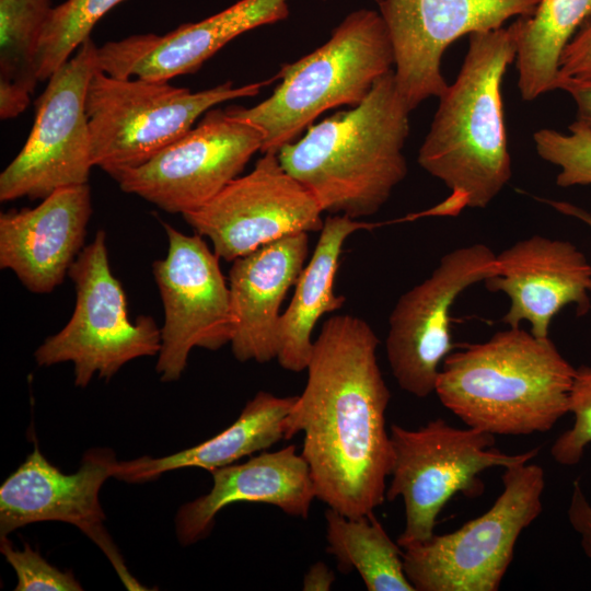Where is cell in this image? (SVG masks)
I'll return each instance as SVG.
<instances>
[{
    "mask_svg": "<svg viewBox=\"0 0 591 591\" xmlns=\"http://www.w3.org/2000/svg\"><path fill=\"white\" fill-rule=\"evenodd\" d=\"M92 215L89 184L58 188L34 208L0 215V268L26 289L49 293L83 250Z\"/></svg>",
    "mask_w": 591,
    "mask_h": 591,
    "instance_id": "19",
    "label": "cell"
},
{
    "mask_svg": "<svg viewBox=\"0 0 591 591\" xmlns=\"http://www.w3.org/2000/svg\"><path fill=\"white\" fill-rule=\"evenodd\" d=\"M558 78L591 79V18L561 53Z\"/></svg>",
    "mask_w": 591,
    "mask_h": 591,
    "instance_id": "31",
    "label": "cell"
},
{
    "mask_svg": "<svg viewBox=\"0 0 591 591\" xmlns=\"http://www.w3.org/2000/svg\"><path fill=\"white\" fill-rule=\"evenodd\" d=\"M125 0H66L46 22L36 59L39 81L48 80L91 37L95 24Z\"/></svg>",
    "mask_w": 591,
    "mask_h": 591,
    "instance_id": "27",
    "label": "cell"
},
{
    "mask_svg": "<svg viewBox=\"0 0 591 591\" xmlns=\"http://www.w3.org/2000/svg\"><path fill=\"white\" fill-rule=\"evenodd\" d=\"M334 581L333 570L325 563L316 561L304 575L302 589L304 591H328Z\"/></svg>",
    "mask_w": 591,
    "mask_h": 591,
    "instance_id": "34",
    "label": "cell"
},
{
    "mask_svg": "<svg viewBox=\"0 0 591 591\" xmlns=\"http://www.w3.org/2000/svg\"><path fill=\"white\" fill-rule=\"evenodd\" d=\"M262 154L250 173L183 215L227 262L290 234L321 231L324 224L316 198L285 170L278 153Z\"/></svg>",
    "mask_w": 591,
    "mask_h": 591,
    "instance_id": "14",
    "label": "cell"
},
{
    "mask_svg": "<svg viewBox=\"0 0 591 591\" xmlns=\"http://www.w3.org/2000/svg\"><path fill=\"white\" fill-rule=\"evenodd\" d=\"M409 113L393 69L359 104L311 125L278 158L323 212L356 220L372 216L407 174Z\"/></svg>",
    "mask_w": 591,
    "mask_h": 591,
    "instance_id": "3",
    "label": "cell"
},
{
    "mask_svg": "<svg viewBox=\"0 0 591 591\" xmlns=\"http://www.w3.org/2000/svg\"><path fill=\"white\" fill-rule=\"evenodd\" d=\"M568 412L575 421L570 429L563 432L553 443L551 455L564 466L578 464L589 443H591V367L576 369L569 392Z\"/></svg>",
    "mask_w": 591,
    "mask_h": 591,
    "instance_id": "29",
    "label": "cell"
},
{
    "mask_svg": "<svg viewBox=\"0 0 591 591\" xmlns=\"http://www.w3.org/2000/svg\"><path fill=\"white\" fill-rule=\"evenodd\" d=\"M567 513L572 529L580 536V544L584 554L591 558V503L579 480L573 482Z\"/></svg>",
    "mask_w": 591,
    "mask_h": 591,
    "instance_id": "32",
    "label": "cell"
},
{
    "mask_svg": "<svg viewBox=\"0 0 591 591\" xmlns=\"http://www.w3.org/2000/svg\"><path fill=\"white\" fill-rule=\"evenodd\" d=\"M372 227L343 215H329L324 219L312 257L302 269L293 297L280 316L276 359L285 370H306L316 323L324 314L341 309L346 300L334 292L344 243L352 233Z\"/></svg>",
    "mask_w": 591,
    "mask_h": 591,
    "instance_id": "23",
    "label": "cell"
},
{
    "mask_svg": "<svg viewBox=\"0 0 591 591\" xmlns=\"http://www.w3.org/2000/svg\"><path fill=\"white\" fill-rule=\"evenodd\" d=\"M390 437L393 461L385 499L402 497L404 501L405 526L396 541L401 548L430 538L441 510L454 495L479 496L484 491L480 473L530 462L540 451L503 453L494 448V434L457 428L442 418L417 429L394 424Z\"/></svg>",
    "mask_w": 591,
    "mask_h": 591,
    "instance_id": "8",
    "label": "cell"
},
{
    "mask_svg": "<svg viewBox=\"0 0 591 591\" xmlns=\"http://www.w3.org/2000/svg\"><path fill=\"white\" fill-rule=\"evenodd\" d=\"M99 69L90 37L50 76L25 144L0 174L1 201L44 199L58 188L88 184L94 164L86 94Z\"/></svg>",
    "mask_w": 591,
    "mask_h": 591,
    "instance_id": "10",
    "label": "cell"
},
{
    "mask_svg": "<svg viewBox=\"0 0 591 591\" xmlns=\"http://www.w3.org/2000/svg\"><path fill=\"white\" fill-rule=\"evenodd\" d=\"M162 224L169 248L152 264L164 310L155 369L161 381L173 382L182 376L193 348L218 350L230 344L235 321L219 256L200 234Z\"/></svg>",
    "mask_w": 591,
    "mask_h": 591,
    "instance_id": "11",
    "label": "cell"
},
{
    "mask_svg": "<svg viewBox=\"0 0 591 591\" xmlns=\"http://www.w3.org/2000/svg\"><path fill=\"white\" fill-rule=\"evenodd\" d=\"M394 51L379 11L360 9L336 26L329 39L275 76L280 82L269 97L244 107L225 108L232 117L263 134L260 153L277 152L324 112L359 104L375 82L393 70Z\"/></svg>",
    "mask_w": 591,
    "mask_h": 591,
    "instance_id": "5",
    "label": "cell"
},
{
    "mask_svg": "<svg viewBox=\"0 0 591 591\" xmlns=\"http://www.w3.org/2000/svg\"><path fill=\"white\" fill-rule=\"evenodd\" d=\"M263 141L255 126L212 107L177 140L114 179L123 192L183 216L236 178Z\"/></svg>",
    "mask_w": 591,
    "mask_h": 591,
    "instance_id": "12",
    "label": "cell"
},
{
    "mask_svg": "<svg viewBox=\"0 0 591 591\" xmlns=\"http://www.w3.org/2000/svg\"><path fill=\"white\" fill-rule=\"evenodd\" d=\"M575 372L549 337L509 327L451 352L434 393L467 427L525 436L551 430L568 413Z\"/></svg>",
    "mask_w": 591,
    "mask_h": 591,
    "instance_id": "4",
    "label": "cell"
},
{
    "mask_svg": "<svg viewBox=\"0 0 591 591\" xmlns=\"http://www.w3.org/2000/svg\"><path fill=\"white\" fill-rule=\"evenodd\" d=\"M50 0H0V117L26 109L36 83V59Z\"/></svg>",
    "mask_w": 591,
    "mask_h": 591,
    "instance_id": "26",
    "label": "cell"
},
{
    "mask_svg": "<svg viewBox=\"0 0 591 591\" xmlns=\"http://www.w3.org/2000/svg\"><path fill=\"white\" fill-rule=\"evenodd\" d=\"M210 491L183 505L175 517L178 542L186 546L206 538L220 510L236 502L271 505L306 519L316 498L310 468L297 447L263 451L244 463L211 472Z\"/></svg>",
    "mask_w": 591,
    "mask_h": 591,
    "instance_id": "21",
    "label": "cell"
},
{
    "mask_svg": "<svg viewBox=\"0 0 591 591\" xmlns=\"http://www.w3.org/2000/svg\"><path fill=\"white\" fill-rule=\"evenodd\" d=\"M503 489L482 515L403 547L415 591H497L521 533L543 511L545 473L531 461L503 468Z\"/></svg>",
    "mask_w": 591,
    "mask_h": 591,
    "instance_id": "7",
    "label": "cell"
},
{
    "mask_svg": "<svg viewBox=\"0 0 591 591\" xmlns=\"http://www.w3.org/2000/svg\"><path fill=\"white\" fill-rule=\"evenodd\" d=\"M557 89L571 96L577 107V120L591 128V79L558 78Z\"/></svg>",
    "mask_w": 591,
    "mask_h": 591,
    "instance_id": "33",
    "label": "cell"
},
{
    "mask_svg": "<svg viewBox=\"0 0 591 591\" xmlns=\"http://www.w3.org/2000/svg\"><path fill=\"white\" fill-rule=\"evenodd\" d=\"M274 80L242 86L227 81L192 92L170 81L116 78L99 69L86 94L93 164L115 178L149 161L212 107L255 96Z\"/></svg>",
    "mask_w": 591,
    "mask_h": 591,
    "instance_id": "6",
    "label": "cell"
},
{
    "mask_svg": "<svg viewBox=\"0 0 591 591\" xmlns=\"http://www.w3.org/2000/svg\"><path fill=\"white\" fill-rule=\"evenodd\" d=\"M289 15L288 0H239L195 23L164 34L128 36L97 47L100 69L116 78L170 81L195 73L239 35Z\"/></svg>",
    "mask_w": 591,
    "mask_h": 591,
    "instance_id": "17",
    "label": "cell"
},
{
    "mask_svg": "<svg viewBox=\"0 0 591 591\" xmlns=\"http://www.w3.org/2000/svg\"><path fill=\"white\" fill-rule=\"evenodd\" d=\"M515 56L513 23L470 34L461 70L439 96L417 159L450 195L409 219L455 217L464 208H486L508 184L511 159L500 88Z\"/></svg>",
    "mask_w": 591,
    "mask_h": 591,
    "instance_id": "2",
    "label": "cell"
},
{
    "mask_svg": "<svg viewBox=\"0 0 591 591\" xmlns=\"http://www.w3.org/2000/svg\"><path fill=\"white\" fill-rule=\"evenodd\" d=\"M379 338L362 318L336 314L313 341L308 379L283 422L302 432L316 498L344 515H370L385 500L393 452L385 413L391 393Z\"/></svg>",
    "mask_w": 591,
    "mask_h": 591,
    "instance_id": "1",
    "label": "cell"
},
{
    "mask_svg": "<svg viewBox=\"0 0 591 591\" xmlns=\"http://www.w3.org/2000/svg\"><path fill=\"white\" fill-rule=\"evenodd\" d=\"M495 274L493 250L470 244L443 255L428 278L398 298L389 318L385 349L402 390L417 397L434 392L441 366L453 348L450 313L455 300Z\"/></svg>",
    "mask_w": 591,
    "mask_h": 591,
    "instance_id": "13",
    "label": "cell"
},
{
    "mask_svg": "<svg viewBox=\"0 0 591 591\" xmlns=\"http://www.w3.org/2000/svg\"><path fill=\"white\" fill-rule=\"evenodd\" d=\"M327 553L341 572L356 570L368 591H415L408 580L403 552L374 514L347 517L325 511Z\"/></svg>",
    "mask_w": 591,
    "mask_h": 591,
    "instance_id": "25",
    "label": "cell"
},
{
    "mask_svg": "<svg viewBox=\"0 0 591 591\" xmlns=\"http://www.w3.org/2000/svg\"><path fill=\"white\" fill-rule=\"evenodd\" d=\"M68 276L76 304L68 323L36 349L39 367L72 362L74 385L86 387L95 374L109 380L127 362L155 356L161 328L153 317L129 318L128 303L111 269L105 232H96L71 265Z\"/></svg>",
    "mask_w": 591,
    "mask_h": 591,
    "instance_id": "9",
    "label": "cell"
},
{
    "mask_svg": "<svg viewBox=\"0 0 591 591\" xmlns=\"http://www.w3.org/2000/svg\"><path fill=\"white\" fill-rule=\"evenodd\" d=\"M559 211L576 217L591 228V215L584 210L566 202H551Z\"/></svg>",
    "mask_w": 591,
    "mask_h": 591,
    "instance_id": "35",
    "label": "cell"
},
{
    "mask_svg": "<svg viewBox=\"0 0 591 591\" xmlns=\"http://www.w3.org/2000/svg\"><path fill=\"white\" fill-rule=\"evenodd\" d=\"M540 0H381L379 12L394 51L399 94L410 109L439 97L445 49L465 34L502 27L513 16H531Z\"/></svg>",
    "mask_w": 591,
    "mask_h": 591,
    "instance_id": "15",
    "label": "cell"
},
{
    "mask_svg": "<svg viewBox=\"0 0 591 591\" xmlns=\"http://www.w3.org/2000/svg\"><path fill=\"white\" fill-rule=\"evenodd\" d=\"M296 398L297 395L277 396L259 391L245 404L236 420L215 437L162 457L143 455L117 461L113 477L144 483L184 467H200L211 473L244 456L266 451L283 439V422Z\"/></svg>",
    "mask_w": 591,
    "mask_h": 591,
    "instance_id": "22",
    "label": "cell"
},
{
    "mask_svg": "<svg viewBox=\"0 0 591 591\" xmlns=\"http://www.w3.org/2000/svg\"><path fill=\"white\" fill-rule=\"evenodd\" d=\"M308 255L309 236L300 232L232 262L228 281L235 324L230 344L236 360L265 363L277 358L280 308Z\"/></svg>",
    "mask_w": 591,
    "mask_h": 591,
    "instance_id": "20",
    "label": "cell"
},
{
    "mask_svg": "<svg viewBox=\"0 0 591 591\" xmlns=\"http://www.w3.org/2000/svg\"><path fill=\"white\" fill-rule=\"evenodd\" d=\"M116 457L109 449H91L76 473L65 474L35 443L25 461L0 487V536L30 523L60 521L80 529L112 560L130 589L138 587L106 533L100 490L113 477Z\"/></svg>",
    "mask_w": 591,
    "mask_h": 591,
    "instance_id": "16",
    "label": "cell"
},
{
    "mask_svg": "<svg viewBox=\"0 0 591 591\" xmlns=\"http://www.w3.org/2000/svg\"><path fill=\"white\" fill-rule=\"evenodd\" d=\"M0 551L18 577L15 591H81L83 588L71 571L51 566L27 543L22 551L14 548L7 536H1Z\"/></svg>",
    "mask_w": 591,
    "mask_h": 591,
    "instance_id": "30",
    "label": "cell"
},
{
    "mask_svg": "<svg viewBox=\"0 0 591 591\" xmlns=\"http://www.w3.org/2000/svg\"><path fill=\"white\" fill-rule=\"evenodd\" d=\"M569 134L542 128L533 135L537 154L558 166L560 187L591 185V128L580 120L568 127Z\"/></svg>",
    "mask_w": 591,
    "mask_h": 591,
    "instance_id": "28",
    "label": "cell"
},
{
    "mask_svg": "<svg viewBox=\"0 0 591 591\" xmlns=\"http://www.w3.org/2000/svg\"><path fill=\"white\" fill-rule=\"evenodd\" d=\"M590 18L591 0H540L531 16L513 22L522 100L534 101L555 90L561 53Z\"/></svg>",
    "mask_w": 591,
    "mask_h": 591,
    "instance_id": "24",
    "label": "cell"
},
{
    "mask_svg": "<svg viewBox=\"0 0 591 591\" xmlns=\"http://www.w3.org/2000/svg\"><path fill=\"white\" fill-rule=\"evenodd\" d=\"M484 282L510 299L503 323L519 327L526 322L538 338L549 337L563 308L573 304L586 314L591 305V264L569 241L542 235L518 241L496 254V274Z\"/></svg>",
    "mask_w": 591,
    "mask_h": 591,
    "instance_id": "18",
    "label": "cell"
}]
</instances>
